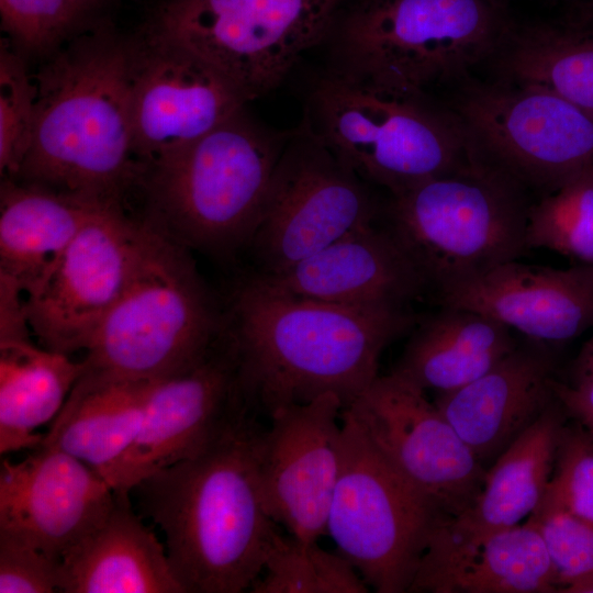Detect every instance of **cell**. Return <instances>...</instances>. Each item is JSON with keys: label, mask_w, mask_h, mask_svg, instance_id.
Returning <instances> with one entry per match:
<instances>
[{"label": "cell", "mask_w": 593, "mask_h": 593, "mask_svg": "<svg viewBox=\"0 0 593 593\" xmlns=\"http://www.w3.org/2000/svg\"><path fill=\"white\" fill-rule=\"evenodd\" d=\"M224 313L245 398L268 417L324 394L349 406L379 377L383 350L416 322L409 306L309 299L255 271L234 286Z\"/></svg>", "instance_id": "obj_1"}, {"label": "cell", "mask_w": 593, "mask_h": 593, "mask_svg": "<svg viewBox=\"0 0 593 593\" xmlns=\"http://www.w3.org/2000/svg\"><path fill=\"white\" fill-rule=\"evenodd\" d=\"M133 36L104 20L48 55L31 146L13 179L97 202L138 182L132 148Z\"/></svg>", "instance_id": "obj_2"}, {"label": "cell", "mask_w": 593, "mask_h": 593, "mask_svg": "<svg viewBox=\"0 0 593 593\" xmlns=\"http://www.w3.org/2000/svg\"><path fill=\"white\" fill-rule=\"evenodd\" d=\"M262 428L251 414L204 452L139 481L143 513L163 532L186 593L251 589L280 534L258 477Z\"/></svg>", "instance_id": "obj_3"}, {"label": "cell", "mask_w": 593, "mask_h": 593, "mask_svg": "<svg viewBox=\"0 0 593 593\" xmlns=\"http://www.w3.org/2000/svg\"><path fill=\"white\" fill-rule=\"evenodd\" d=\"M220 311L190 248L144 221L132 275L88 347L86 370L155 380L189 370L225 337Z\"/></svg>", "instance_id": "obj_4"}, {"label": "cell", "mask_w": 593, "mask_h": 593, "mask_svg": "<svg viewBox=\"0 0 593 593\" xmlns=\"http://www.w3.org/2000/svg\"><path fill=\"white\" fill-rule=\"evenodd\" d=\"M290 134L261 127L244 109L142 175L152 224L204 253L247 248Z\"/></svg>", "instance_id": "obj_5"}, {"label": "cell", "mask_w": 593, "mask_h": 593, "mask_svg": "<svg viewBox=\"0 0 593 593\" xmlns=\"http://www.w3.org/2000/svg\"><path fill=\"white\" fill-rule=\"evenodd\" d=\"M302 128L368 183L399 193L454 174L471 159L460 119L422 94L333 69L314 85Z\"/></svg>", "instance_id": "obj_6"}, {"label": "cell", "mask_w": 593, "mask_h": 593, "mask_svg": "<svg viewBox=\"0 0 593 593\" xmlns=\"http://www.w3.org/2000/svg\"><path fill=\"white\" fill-rule=\"evenodd\" d=\"M510 27L501 0H357L331 33L334 69L425 96L500 47Z\"/></svg>", "instance_id": "obj_7"}, {"label": "cell", "mask_w": 593, "mask_h": 593, "mask_svg": "<svg viewBox=\"0 0 593 593\" xmlns=\"http://www.w3.org/2000/svg\"><path fill=\"white\" fill-rule=\"evenodd\" d=\"M529 205L471 155L454 174L390 194L381 217L438 296L526 253Z\"/></svg>", "instance_id": "obj_8"}, {"label": "cell", "mask_w": 593, "mask_h": 593, "mask_svg": "<svg viewBox=\"0 0 593 593\" xmlns=\"http://www.w3.org/2000/svg\"><path fill=\"white\" fill-rule=\"evenodd\" d=\"M344 0H159L143 30L205 60L251 101L328 37Z\"/></svg>", "instance_id": "obj_9"}, {"label": "cell", "mask_w": 593, "mask_h": 593, "mask_svg": "<svg viewBox=\"0 0 593 593\" xmlns=\"http://www.w3.org/2000/svg\"><path fill=\"white\" fill-rule=\"evenodd\" d=\"M448 518L342 411V459L327 535L378 593L409 592L430 537Z\"/></svg>", "instance_id": "obj_10"}, {"label": "cell", "mask_w": 593, "mask_h": 593, "mask_svg": "<svg viewBox=\"0 0 593 593\" xmlns=\"http://www.w3.org/2000/svg\"><path fill=\"white\" fill-rule=\"evenodd\" d=\"M472 157L541 197L593 172V114L546 89L472 88L459 103Z\"/></svg>", "instance_id": "obj_11"}, {"label": "cell", "mask_w": 593, "mask_h": 593, "mask_svg": "<svg viewBox=\"0 0 593 593\" xmlns=\"http://www.w3.org/2000/svg\"><path fill=\"white\" fill-rule=\"evenodd\" d=\"M367 181L302 127L290 136L249 242L256 272L277 273L345 234L378 222Z\"/></svg>", "instance_id": "obj_12"}, {"label": "cell", "mask_w": 593, "mask_h": 593, "mask_svg": "<svg viewBox=\"0 0 593 593\" xmlns=\"http://www.w3.org/2000/svg\"><path fill=\"white\" fill-rule=\"evenodd\" d=\"M144 222L118 202L101 203L44 281L25 296L31 333L42 347L86 350L135 266Z\"/></svg>", "instance_id": "obj_13"}, {"label": "cell", "mask_w": 593, "mask_h": 593, "mask_svg": "<svg viewBox=\"0 0 593 593\" xmlns=\"http://www.w3.org/2000/svg\"><path fill=\"white\" fill-rule=\"evenodd\" d=\"M346 409L448 519L471 507L486 469L424 390L390 372L379 376Z\"/></svg>", "instance_id": "obj_14"}, {"label": "cell", "mask_w": 593, "mask_h": 593, "mask_svg": "<svg viewBox=\"0 0 593 593\" xmlns=\"http://www.w3.org/2000/svg\"><path fill=\"white\" fill-rule=\"evenodd\" d=\"M246 103L191 51L143 29L133 36L132 148L141 177Z\"/></svg>", "instance_id": "obj_15"}, {"label": "cell", "mask_w": 593, "mask_h": 593, "mask_svg": "<svg viewBox=\"0 0 593 593\" xmlns=\"http://www.w3.org/2000/svg\"><path fill=\"white\" fill-rule=\"evenodd\" d=\"M254 412L225 335L200 365L150 381L138 435L113 490L128 495L149 474L208 450Z\"/></svg>", "instance_id": "obj_16"}, {"label": "cell", "mask_w": 593, "mask_h": 593, "mask_svg": "<svg viewBox=\"0 0 593 593\" xmlns=\"http://www.w3.org/2000/svg\"><path fill=\"white\" fill-rule=\"evenodd\" d=\"M334 394L273 412L258 441V477L271 518L302 541L327 534L342 459V411Z\"/></svg>", "instance_id": "obj_17"}, {"label": "cell", "mask_w": 593, "mask_h": 593, "mask_svg": "<svg viewBox=\"0 0 593 593\" xmlns=\"http://www.w3.org/2000/svg\"><path fill=\"white\" fill-rule=\"evenodd\" d=\"M108 481L81 460L42 445L0 467V534L61 562L116 502Z\"/></svg>", "instance_id": "obj_18"}, {"label": "cell", "mask_w": 593, "mask_h": 593, "mask_svg": "<svg viewBox=\"0 0 593 593\" xmlns=\"http://www.w3.org/2000/svg\"><path fill=\"white\" fill-rule=\"evenodd\" d=\"M438 301L482 313L529 339L563 343L593 327V264L562 269L513 260Z\"/></svg>", "instance_id": "obj_19"}, {"label": "cell", "mask_w": 593, "mask_h": 593, "mask_svg": "<svg viewBox=\"0 0 593 593\" xmlns=\"http://www.w3.org/2000/svg\"><path fill=\"white\" fill-rule=\"evenodd\" d=\"M553 370L546 343L529 339L475 380L437 393L434 403L488 469L555 401Z\"/></svg>", "instance_id": "obj_20"}, {"label": "cell", "mask_w": 593, "mask_h": 593, "mask_svg": "<svg viewBox=\"0 0 593 593\" xmlns=\"http://www.w3.org/2000/svg\"><path fill=\"white\" fill-rule=\"evenodd\" d=\"M257 273L287 292L346 305L409 306L429 290L404 249L378 222L345 234L286 270Z\"/></svg>", "instance_id": "obj_21"}, {"label": "cell", "mask_w": 593, "mask_h": 593, "mask_svg": "<svg viewBox=\"0 0 593 593\" xmlns=\"http://www.w3.org/2000/svg\"><path fill=\"white\" fill-rule=\"evenodd\" d=\"M567 414L555 401L486 469L480 494L461 515L434 532L424 552L439 555L472 547L528 518L551 479Z\"/></svg>", "instance_id": "obj_22"}, {"label": "cell", "mask_w": 593, "mask_h": 593, "mask_svg": "<svg viewBox=\"0 0 593 593\" xmlns=\"http://www.w3.org/2000/svg\"><path fill=\"white\" fill-rule=\"evenodd\" d=\"M108 516L61 560L59 592L186 593L165 545L116 494Z\"/></svg>", "instance_id": "obj_23"}, {"label": "cell", "mask_w": 593, "mask_h": 593, "mask_svg": "<svg viewBox=\"0 0 593 593\" xmlns=\"http://www.w3.org/2000/svg\"><path fill=\"white\" fill-rule=\"evenodd\" d=\"M559 588L540 534L524 522L469 548L425 553L409 592L551 593Z\"/></svg>", "instance_id": "obj_24"}, {"label": "cell", "mask_w": 593, "mask_h": 593, "mask_svg": "<svg viewBox=\"0 0 593 593\" xmlns=\"http://www.w3.org/2000/svg\"><path fill=\"white\" fill-rule=\"evenodd\" d=\"M150 381L115 379L85 370L42 445L81 460L112 486L138 435Z\"/></svg>", "instance_id": "obj_25"}, {"label": "cell", "mask_w": 593, "mask_h": 593, "mask_svg": "<svg viewBox=\"0 0 593 593\" xmlns=\"http://www.w3.org/2000/svg\"><path fill=\"white\" fill-rule=\"evenodd\" d=\"M4 178L0 190V277L26 296L48 276L101 204Z\"/></svg>", "instance_id": "obj_26"}, {"label": "cell", "mask_w": 593, "mask_h": 593, "mask_svg": "<svg viewBox=\"0 0 593 593\" xmlns=\"http://www.w3.org/2000/svg\"><path fill=\"white\" fill-rule=\"evenodd\" d=\"M440 305L418 324L391 370L425 392L468 384L518 345L501 322L466 307Z\"/></svg>", "instance_id": "obj_27"}, {"label": "cell", "mask_w": 593, "mask_h": 593, "mask_svg": "<svg viewBox=\"0 0 593 593\" xmlns=\"http://www.w3.org/2000/svg\"><path fill=\"white\" fill-rule=\"evenodd\" d=\"M86 365L31 340L0 343V454L42 446Z\"/></svg>", "instance_id": "obj_28"}, {"label": "cell", "mask_w": 593, "mask_h": 593, "mask_svg": "<svg viewBox=\"0 0 593 593\" xmlns=\"http://www.w3.org/2000/svg\"><path fill=\"white\" fill-rule=\"evenodd\" d=\"M501 66L510 83L556 93L593 114V25L574 18L508 30Z\"/></svg>", "instance_id": "obj_29"}, {"label": "cell", "mask_w": 593, "mask_h": 593, "mask_svg": "<svg viewBox=\"0 0 593 593\" xmlns=\"http://www.w3.org/2000/svg\"><path fill=\"white\" fill-rule=\"evenodd\" d=\"M254 593H365L368 585L338 551L281 534L253 584Z\"/></svg>", "instance_id": "obj_30"}, {"label": "cell", "mask_w": 593, "mask_h": 593, "mask_svg": "<svg viewBox=\"0 0 593 593\" xmlns=\"http://www.w3.org/2000/svg\"><path fill=\"white\" fill-rule=\"evenodd\" d=\"M526 246L593 264V172L581 175L530 203Z\"/></svg>", "instance_id": "obj_31"}, {"label": "cell", "mask_w": 593, "mask_h": 593, "mask_svg": "<svg viewBox=\"0 0 593 593\" xmlns=\"http://www.w3.org/2000/svg\"><path fill=\"white\" fill-rule=\"evenodd\" d=\"M36 88L21 53L7 40L0 48V170L18 176L31 146L35 123ZM3 178V179H4Z\"/></svg>", "instance_id": "obj_32"}, {"label": "cell", "mask_w": 593, "mask_h": 593, "mask_svg": "<svg viewBox=\"0 0 593 593\" xmlns=\"http://www.w3.org/2000/svg\"><path fill=\"white\" fill-rule=\"evenodd\" d=\"M526 522L546 545L558 573L559 592L593 579V524L564 510L546 492Z\"/></svg>", "instance_id": "obj_33"}, {"label": "cell", "mask_w": 593, "mask_h": 593, "mask_svg": "<svg viewBox=\"0 0 593 593\" xmlns=\"http://www.w3.org/2000/svg\"><path fill=\"white\" fill-rule=\"evenodd\" d=\"M0 15L19 53L51 55L83 31L69 0H0Z\"/></svg>", "instance_id": "obj_34"}, {"label": "cell", "mask_w": 593, "mask_h": 593, "mask_svg": "<svg viewBox=\"0 0 593 593\" xmlns=\"http://www.w3.org/2000/svg\"><path fill=\"white\" fill-rule=\"evenodd\" d=\"M545 492L574 516L593 524V436L577 423L563 426Z\"/></svg>", "instance_id": "obj_35"}, {"label": "cell", "mask_w": 593, "mask_h": 593, "mask_svg": "<svg viewBox=\"0 0 593 593\" xmlns=\"http://www.w3.org/2000/svg\"><path fill=\"white\" fill-rule=\"evenodd\" d=\"M61 562L0 534V593L59 592Z\"/></svg>", "instance_id": "obj_36"}, {"label": "cell", "mask_w": 593, "mask_h": 593, "mask_svg": "<svg viewBox=\"0 0 593 593\" xmlns=\"http://www.w3.org/2000/svg\"><path fill=\"white\" fill-rule=\"evenodd\" d=\"M550 383L567 416L593 436V378L574 379L571 384L552 378Z\"/></svg>", "instance_id": "obj_37"}, {"label": "cell", "mask_w": 593, "mask_h": 593, "mask_svg": "<svg viewBox=\"0 0 593 593\" xmlns=\"http://www.w3.org/2000/svg\"><path fill=\"white\" fill-rule=\"evenodd\" d=\"M83 30L102 21L101 13L113 0H69Z\"/></svg>", "instance_id": "obj_38"}, {"label": "cell", "mask_w": 593, "mask_h": 593, "mask_svg": "<svg viewBox=\"0 0 593 593\" xmlns=\"http://www.w3.org/2000/svg\"><path fill=\"white\" fill-rule=\"evenodd\" d=\"M593 378V334L577 359L575 378Z\"/></svg>", "instance_id": "obj_39"}, {"label": "cell", "mask_w": 593, "mask_h": 593, "mask_svg": "<svg viewBox=\"0 0 593 593\" xmlns=\"http://www.w3.org/2000/svg\"><path fill=\"white\" fill-rule=\"evenodd\" d=\"M573 16L582 22L593 25V0L580 2Z\"/></svg>", "instance_id": "obj_40"}, {"label": "cell", "mask_w": 593, "mask_h": 593, "mask_svg": "<svg viewBox=\"0 0 593 593\" xmlns=\"http://www.w3.org/2000/svg\"><path fill=\"white\" fill-rule=\"evenodd\" d=\"M568 593H593V579L586 582L573 585L566 590Z\"/></svg>", "instance_id": "obj_41"}, {"label": "cell", "mask_w": 593, "mask_h": 593, "mask_svg": "<svg viewBox=\"0 0 593 593\" xmlns=\"http://www.w3.org/2000/svg\"><path fill=\"white\" fill-rule=\"evenodd\" d=\"M502 1V0H501Z\"/></svg>", "instance_id": "obj_42"}]
</instances>
